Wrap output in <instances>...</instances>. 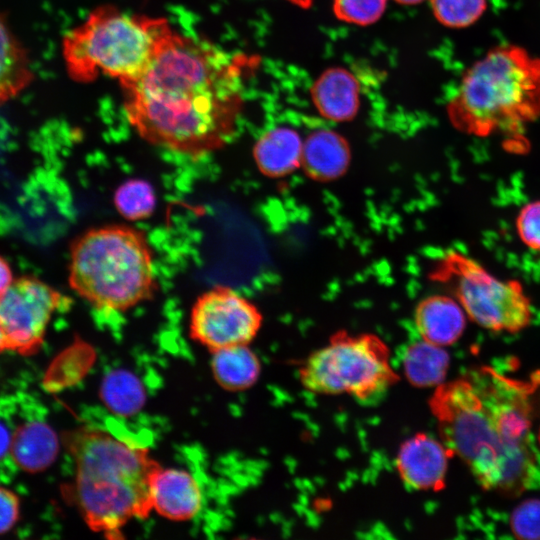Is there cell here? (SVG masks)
Returning <instances> with one entry per match:
<instances>
[{
  "label": "cell",
  "instance_id": "cell-3",
  "mask_svg": "<svg viewBox=\"0 0 540 540\" xmlns=\"http://www.w3.org/2000/svg\"><path fill=\"white\" fill-rule=\"evenodd\" d=\"M63 440L75 464L74 500L92 531L117 539L129 521L149 517L162 467L147 448L99 428H78Z\"/></svg>",
  "mask_w": 540,
  "mask_h": 540
},
{
  "label": "cell",
  "instance_id": "cell-7",
  "mask_svg": "<svg viewBox=\"0 0 540 540\" xmlns=\"http://www.w3.org/2000/svg\"><path fill=\"white\" fill-rule=\"evenodd\" d=\"M302 387L317 395H348L360 401L380 396L399 382L390 350L373 334H334L298 370Z\"/></svg>",
  "mask_w": 540,
  "mask_h": 540
},
{
  "label": "cell",
  "instance_id": "cell-6",
  "mask_svg": "<svg viewBox=\"0 0 540 540\" xmlns=\"http://www.w3.org/2000/svg\"><path fill=\"white\" fill-rule=\"evenodd\" d=\"M173 32L164 18L132 15L104 5L64 35L62 56L76 82L105 75L123 84L147 68Z\"/></svg>",
  "mask_w": 540,
  "mask_h": 540
},
{
  "label": "cell",
  "instance_id": "cell-9",
  "mask_svg": "<svg viewBox=\"0 0 540 540\" xmlns=\"http://www.w3.org/2000/svg\"><path fill=\"white\" fill-rule=\"evenodd\" d=\"M68 299L42 280L13 279L0 294V328L7 350L31 355L41 347L53 314Z\"/></svg>",
  "mask_w": 540,
  "mask_h": 540
},
{
  "label": "cell",
  "instance_id": "cell-30",
  "mask_svg": "<svg viewBox=\"0 0 540 540\" xmlns=\"http://www.w3.org/2000/svg\"><path fill=\"white\" fill-rule=\"evenodd\" d=\"M7 350L6 341L0 328V353Z\"/></svg>",
  "mask_w": 540,
  "mask_h": 540
},
{
  "label": "cell",
  "instance_id": "cell-22",
  "mask_svg": "<svg viewBox=\"0 0 540 540\" xmlns=\"http://www.w3.org/2000/svg\"><path fill=\"white\" fill-rule=\"evenodd\" d=\"M114 204L119 214L127 220L148 218L155 209L156 196L153 187L145 180H127L114 194Z\"/></svg>",
  "mask_w": 540,
  "mask_h": 540
},
{
  "label": "cell",
  "instance_id": "cell-28",
  "mask_svg": "<svg viewBox=\"0 0 540 540\" xmlns=\"http://www.w3.org/2000/svg\"><path fill=\"white\" fill-rule=\"evenodd\" d=\"M12 431L8 429L4 422L0 421V460L10 452Z\"/></svg>",
  "mask_w": 540,
  "mask_h": 540
},
{
  "label": "cell",
  "instance_id": "cell-11",
  "mask_svg": "<svg viewBox=\"0 0 540 540\" xmlns=\"http://www.w3.org/2000/svg\"><path fill=\"white\" fill-rule=\"evenodd\" d=\"M452 454L441 441L419 432L405 439L395 457V469L402 483L414 491H440L446 485Z\"/></svg>",
  "mask_w": 540,
  "mask_h": 540
},
{
  "label": "cell",
  "instance_id": "cell-21",
  "mask_svg": "<svg viewBox=\"0 0 540 540\" xmlns=\"http://www.w3.org/2000/svg\"><path fill=\"white\" fill-rule=\"evenodd\" d=\"M101 396L115 413L131 415L144 403V390L139 380L127 371L111 372L104 379Z\"/></svg>",
  "mask_w": 540,
  "mask_h": 540
},
{
  "label": "cell",
  "instance_id": "cell-14",
  "mask_svg": "<svg viewBox=\"0 0 540 540\" xmlns=\"http://www.w3.org/2000/svg\"><path fill=\"white\" fill-rule=\"evenodd\" d=\"M59 452V440L46 422L28 420L12 430L10 456L14 464L29 473L44 471Z\"/></svg>",
  "mask_w": 540,
  "mask_h": 540
},
{
  "label": "cell",
  "instance_id": "cell-25",
  "mask_svg": "<svg viewBox=\"0 0 540 540\" xmlns=\"http://www.w3.org/2000/svg\"><path fill=\"white\" fill-rule=\"evenodd\" d=\"M510 529L518 539L540 540V500L521 502L510 516Z\"/></svg>",
  "mask_w": 540,
  "mask_h": 540
},
{
  "label": "cell",
  "instance_id": "cell-5",
  "mask_svg": "<svg viewBox=\"0 0 540 540\" xmlns=\"http://www.w3.org/2000/svg\"><path fill=\"white\" fill-rule=\"evenodd\" d=\"M69 285L103 311L124 312L150 300L158 289L145 234L125 225L92 228L70 247Z\"/></svg>",
  "mask_w": 540,
  "mask_h": 540
},
{
  "label": "cell",
  "instance_id": "cell-2",
  "mask_svg": "<svg viewBox=\"0 0 540 540\" xmlns=\"http://www.w3.org/2000/svg\"><path fill=\"white\" fill-rule=\"evenodd\" d=\"M540 373L515 379L477 367L434 388L428 400L440 439L481 487L517 496L536 470L530 430Z\"/></svg>",
  "mask_w": 540,
  "mask_h": 540
},
{
  "label": "cell",
  "instance_id": "cell-15",
  "mask_svg": "<svg viewBox=\"0 0 540 540\" xmlns=\"http://www.w3.org/2000/svg\"><path fill=\"white\" fill-rule=\"evenodd\" d=\"M312 99L318 112L333 121H347L359 107V84L344 68L326 70L312 87Z\"/></svg>",
  "mask_w": 540,
  "mask_h": 540
},
{
  "label": "cell",
  "instance_id": "cell-24",
  "mask_svg": "<svg viewBox=\"0 0 540 540\" xmlns=\"http://www.w3.org/2000/svg\"><path fill=\"white\" fill-rule=\"evenodd\" d=\"M387 0H334L336 16L345 22L369 25L383 14Z\"/></svg>",
  "mask_w": 540,
  "mask_h": 540
},
{
  "label": "cell",
  "instance_id": "cell-18",
  "mask_svg": "<svg viewBox=\"0 0 540 540\" xmlns=\"http://www.w3.org/2000/svg\"><path fill=\"white\" fill-rule=\"evenodd\" d=\"M33 79L28 51L0 11V106L20 95Z\"/></svg>",
  "mask_w": 540,
  "mask_h": 540
},
{
  "label": "cell",
  "instance_id": "cell-1",
  "mask_svg": "<svg viewBox=\"0 0 540 540\" xmlns=\"http://www.w3.org/2000/svg\"><path fill=\"white\" fill-rule=\"evenodd\" d=\"M253 60L174 30L147 68L120 84L130 125L151 145L197 160L234 136Z\"/></svg>",
  "mask_w": 540,
  "mask_h": 540
},
{
  "label": "cell",
  "instance_id": "cell-8",
  "mask_svg": "<svg viewBox=\"0 0 540 540\" xmlns=\"http://www.w3.org/2000/svg\"><path fill=\"white\" fill-rule=\"evenodd\" d=\"M434 276L451 286L467 317L486 330L515 334L531 324L532 302L522 283L496 277L470 256L448 252Z\"/></svg>",
  "mask_w": 540,
  "mask_h": 540
},
{
  "label": "cell",
  "instance_id": "cell-20",
  "mask_svg": "<svg viewBox=\"0 0 540 540\" xmlns=\"http://www.w3.org/2000/svg\"><path fill=\"white\" fill-rule=\"evenodd\" d=\"M450 356L445 347L423 339L408 345L402 355L405 379L415 388H435L446 381Z\"/></svg>",
  "mask_w": 540,
  "mask_h": 540
},
{
  "label": "cell",
  "instance_id": "cell-23",
  "mask_svg": "<svg viewBox=\"0 0 540 540\" xmlns=\"http://www.w3.org/2000/svg\"><path fill=\"white\" fill-rule=\"evenodd\" d=\"M436 19L446 27L472 25L485 12L487 0H430Z\"/></svg>",
  "mask_w": 540,
  "mask_h": 540
},
{
  "label": "cell",
  "instance_id": "cell-19",
  "mask_svg": "<svg viewBox=\"0 0 540 540\" xmlns=\"http://www.w3.org/2000/svg\"><path fill=\"white\" fill-rule=\"evenodd\" d=\"M215 381L225 390L238 392L251 388L261 374V362L248 345H235L211 352Z\"/></svg>",
  "mask_w": 540,
  "mask_h": 540
},
{
  "label": "cell",
  "instance_id": "cell-10",
  "mask_svg": "<svg viewBox=\"0 0 540 540\" xmlns=\"http://www.w3.org/2000/svg\"><path fill=\"white\" fill-rule=\"evenodd\" d=\"M262 325L258 308L230 287L217 285L196 299L189 318V336L210 352L249 345Z\"/></svg>",
  "mask_w": 540,
  "mask_h": 540
},
{
  "label": "cell",
  "instance_id": "cell-26",
  "mask_svg": "<svg viewBox=\"0 0 540 540\" xmlns=\"http://www.w3.org/2000/svg\"><path fill=\"white\" fill-rule=\"evenodd\" d=\"M516 232L529 249L540 252V200L526 203L515 219Z\"/></svg>",
  "mask_w": 540,
  "mask_h": 540
},
{
  "label": "cell",
  "instance_id": "cell-17",
  "mask_svg": "<svg viewBox=\"0 0 540 540\" xmlns=\"http://www.w3.org/2000/svg\"><path fill=\"white\" fill-rule=\"evenodd\" d=\"M349 162L348 144L337 132L320 129L304 139L301 165L312 178L334 180L347 170Z\"/></svg>",
  "mask_w": 540,
  "mask_h": 540
},
{
  "label": "cell",
  "instance_id": "cell-27",
  "mask_svg": "<svg viewBox=\"0 0 540 540\" xmlns=\"http://www.w3.org/2000/svg\"><path fill=\"white\" fill-rule=\"evenodd\" d=\"M20 516L19 497L11 490L0 487V534L10 531Z\"/></svg>",
  "mask_w": 540,
  "mask_h": 540
},
{
  "label": "cell",
  "instance_id": "cell-16",
  "mask_svg": "<svg viewBox=\"0 0 540 540\" xmlns=\"http://www.w3.org/2000/svg\"><path fill=\"white\" fill-rule=\"evenodd\" d=\"M304 139L293 128L278 126L265 132L255 143V163L266 176L283 177L302 162Z\"/></svg>",
  "mask_w": 540,
  "mask_h": 540
},
{
  "label": "cell",
  "instance_id": "cell-4",
  "mask_svg": "<svg viewBox=\"0 0 540 540\" xmlns=\"http://www.w3.org/2000/svg\"><path fill=\"white\" fill-rule=\"evenodd\" d=\"M447 111L469 135L519 132L540 116V58L515 45L493 48L463 75Z\"/></svg>",
  "mask_w": 540,
  "mask_h": 540
},
{
  "label": "cell",
  "instance_id": "cell-12",
  "mask_svg": "<svg viewBox=\"0 0 540 540\" xmlns=\"http://www.w3.org/2000/svg\"><path fill=\"white\" fill-rule=\"evenodd\" d=\"M201 505L199 484L189 472L161 468L152 489L153 511L173 521H186L196 516Z\"/></svg>",
  "mask_w": 540,
  "mask_h": 540
},
{
  "label": "cell",
  "instance_id": "cell-31",
  "mask_svg": "<svg viewBox=\"0 0 540 540\" xmlns=\"http://www.w3.org/2000/svg\"><path fill=\"white\" fill-rule=\"evenodd\" d=\"M288 1L297 5H300L302 7H307L312 2V0H288Z\"/></svg>",
  "mask_w": 540,
  "mask_h": 540
},
{
  "label": "cell",
  "instance_id": "cell-32",
  "mask_svg": "<svg viewBox=\"0 0 540 540\" xmlns=\"http://www.w3.org/2000/svg\"><path fill=\"white\" fill-rule=\"evenodd\" d=\"M395 1L401 4L411 5V4H418L424 0H395Z\"/></svg>",
  "mask_w": 540,
  "mask_h": 540
},
{
  "label": "cell",
  "instance_id": "cell-29",
  "mask_svg": "<svg viewBox=\"0 0 540 540\" xmlns=\"http://www.w3.org/2000/svg\"><path fill=\"white\" fill-rule=\"evenodd\" d=\"M13 281L11 268L7 261L0 257V294L4 292Z\"/></svg>",
  "mask_w": 540,
  "mask_h": 540
},
{
  "label": "cell",
  "instance_id": "cell-33",
  "mask_svg": "<svg viewBox=\"0 0 540 540\" xmlns=\"http://www.w3.org/2000/svg\"><path fill=\"white\" fill-rule=\"evenodd\" d=\"M537 439H538V442H539V445H540V426H539V430H538V436H537Z\"/></svg>",
  "mask_w": 540,
  "mask_h": 540
},
{
  "label": "cell",
  "instance_id": "cell-13",
  "mask_svg": "<svg viewBox=\"0 0 540 540\" xmlns=\"http://www.w3.org/2000/svg\"><path fill=\"white\" fill-rule=\"evenodd\" d=\"M467 315L454 296L436 294L424 298L414 313L415 327L421 339L447 347L462 337Z\"/></svg>",
  "mask_w": 540,
  "mask_h": 540
}]
</instances>
